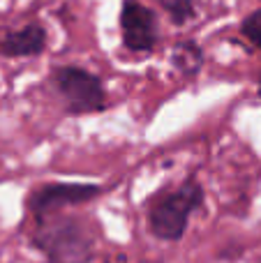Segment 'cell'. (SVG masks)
Instances as JSON below:
<instances>
[{
  "mask_svg": "<svg viewBox=\"0 0 261 263\" xmlns=\"http://www.w3.org/2000/svg\"><path fill=\"white\" fill-rule=\"evenodd\" d=\"M203 203V190L197 180H188L178 190L155 201L148 213L151 231L162 240H180L192 213Z\"/></svg>",
  "mask_w": 261,
  "mask_h": 263,
  "instance_id": "cell-2",
  "label": "cell"
},
{
  "mask_svg": "<svg viewBox=\"0 0 261 263\" xmlns=\"http://www.w3.org/2000/svg\"><path fill=\"white\" fill-rule=\"evenodd\" d=\"M35 245L46 254L49 263H88L92 259V236L79 219H40Z\"/></svg>",
  "mask_w": 261,
  "mask_h": 263,
  "instance_id": "cell-1",
  "label": "cell"
},
{
  "mask_svg": "<svg viewBox=\"0 0 261 263\" xmlns=\"http://www.w3.org/2000/svg\"><path fill=\"white\" fill-rule=\"evenodd\" d=\"M171 63L185 77H194L199 74V69L203 67V49L192 40L178 42V44L171 49Z\"/></svg>",
  "mask_w": 261,
  "mask_h": 263,
  "instance_id": "cell-7",
  "label": "cell"
},
{
  "mask_svg": "<svg viewBox=\"0 0 261 263\" xmlns=\"http://www.w3.org/2000/svg\"><path fill=\"white\" fill-rule=\"evenodd\" d=\"M46 28L40 21H30L16 30H7L0 35V55L5 58H32L46 49Z\"/></svg>",
  "mask_w": 261,
  "mask_h": 263,
  "instance_id": "cell-6",
  "label": "cell"
},
{
  "mask_svg": "<svg viewBox=\"0 0 261 263\" xmlns=\"http://www.w3.org/2000/svg\"><path fill=\"white\" fill-rule=\"evenodd\" d=\"M97 185H79V182H51L42 185L32 192L30 196V210L35 219H49L53 213H58L65 205H81L86 201L100 196Z\"/></svg>",
  "mask_w": 261,
  "mask_h": 263,
  "instance_id": "cell-5",
  "label": "cell"
},
{
  "mask_svg": "<svg viewBox=\"0 0 261 263\" xmlns=\"http://www.w3.org/2000/svg\"><path fill=\"white\" fill-rule=\"evenodd\" d=\"M162 5V9L166 12V16L171 18L174 26H185L188 21H192L197 16V3L199 0H157Z\"/></svg>",
  "mask_w": 261,
  "mask_h": 263,
  "instance_id": "cell-8",
  "label": "cell"
},
{
  "mask_svg": "<svg viewBox=\"0 0 261 263\" xmlns=\"http://www.w3.org/2000/svg\"><path fill=\"white\" fill-rule=\"evenodd\" d=\"M51 86L65 102V109L74 116L97 114L106 106V92L100 77L77 65H60L49 77Z\"/></svg>",
  "mask_w": 261,
  "mask_h": 263,
  "instance_id": "cell-3",
  "label": "cell"
},
{
  "mask_svg": "<svg viewBox=\"0 0 261 263\" xmlns=\"http://www.w3.org/2000/svg\"><path fill=\"white\" fill-rule=\"evenodd\" d=\"M240 35L250 42L252 46L261 49V7L250 12L240 23Z\"/></svg>",
  "mask_w": 261,
  "mask_h": 263,
  "instance_id": "cell-9",
  "label": "cell"
},
{
  "mask_svg": "<svg viewBox=\"0 0 261 263\" xmlns=\"http://www.w3.org/2000/svg\"><path fill=\"white\" fill-rule=\"evenodd\" d=\"M123 44L132 53H151L160 40V23L148 5L139 0H123L120 5Z\"/></svg>",
  "mask_w": 261,
  "mask_h": 263,
  "instance_id": "cell-4",
  "label": "cell"
},
{
  "mask_svg": "<svg viewBox=\"0 0 261 263\" xmlns=\"http://www.w3.org/2000/svg\"><path fill=\"white\" fill-rule=\"evenodd\" d=\"M259 95H261V77H259Z\"/></svg>",
  "mask_w": 261,
  "mask_h": 263,
  "instance_id": "cell-10",
  "label": "cell"
}]
</instances>
